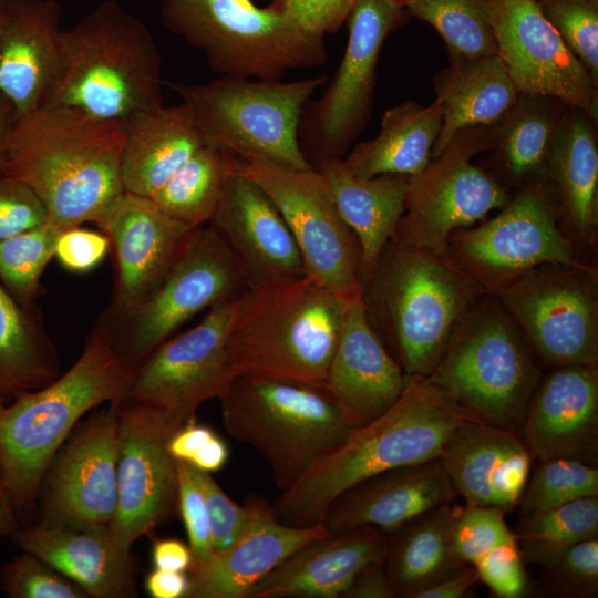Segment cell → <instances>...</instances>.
Returning <instances> with one entry per match:
<instances>
[{"instance_id":"cell-52","label":"cell","mask_w":598,"mask_h":598,"mask_svg":"<svg viewBox=\"0 0 598 598\" xmlns=\"http://www.w3.org/2000/svg\"><path fill=\"white\" fill-rule=\"evenodd\" d=\"M110 250V241L101 230L76 226L60 233L54 257L64 269L84 274L99 266Z\"/></svg>"},{"instance_id":"cell-57","label":"cell","mask_w":598,"mask_h":598,"mask_svg":"<svg viewBox=\"0 0 598 598\" xmlns=\"http://www.w3.org/2000/svg\"><path fill=\"white\" fill-rule=\"evenodd\" d=\"M152 560L155 568L186 571L193 565L189 546L176 538L155 539L152 547Z\"/></svg>"},{"instance_id":"cell-40","label":"cell","mask_w":598,"mask_h":598,"mask_svg":"<svg viewBox=\"0 0 598 598\" xmlns=\"http://www.w3.org/2000/svg\"><path fill=\"white\" fill-rule=\"evenodd\" d=\"M503 116L498 147L504 167L513 178L522 179L549 166L554 137L559 122L544 96L525 95Z\"/></svg>"},{"instance_id":"cell-49","label":"cell","mask_w":598,"mask_h":598,"mask_svg":"<svg viewBox=\"0 0 598 598\" xmlns=\"http://www.w3.org/2000/svg\"><path fill=\"white\" fill-rule=\"evenodd\" d=\"M176 465L178 513L185 525L193 555L192 567H195L206 563L214 554L209 518L203 493L193 478L187 462L176 460Z\"/></svg>"},{"instance_id":"cell-47","label":"cell","mask_w":598,"mask_h":598,"mask_svg":"<svg viewBox=\"0 0 598 598\" xmlns=\"http://www.w3.org/2000/svg\"><path fill=\"white\" fill-rule=\"evenodd\" d=\"M539 592L547 597L595 598L598 595V538L569 548L545 576Z\"/></svg>"},{"instance_id":"cell-31","label":"cell","mask_w":598,"mask_h":598,"mask_svg":"<svg viewBox=\"0 0 598 598\" xmlns=\"http://www.w3.org/2000/svg\"><path fill=\"white\" fill-rule=\"evenodd\" d=\"M315 168L324 176L342 219L359 241L362 287L405 210L410 176L361 177L349 172L341 158L321 162Z\"/></svg>"},{"instance_id":"cell-21","label":"cell","mask_w":598,"mask_h":598,"mask_svg":"<svg viewBox=\"0 0 598 598\" xmlns=\"http://www.w3.org/2000/svg\"><path fill=\"white\" fill-rule=\"evenodd\" d=\"M94 223L114 258L113 297L104 311L111 317L130 312L156 290L197 229L168 217L150 197L125 190Z\"/></svg>"},{"instance_id":"cell-13","label":"cell","mask_w":598,"mask_h":598,"mask_svg":"<svg viewBox=\"0 0 598 598\" xmlns=\"http://www.w3.org/2000/svg\"><path fill=\"white\" fill-rule=\"evenodd\" d=\"M589 268L536 267L491 292L530 351L551 368L598 363V309Z\"/></svg>"},{"instance_id":"cell-48","label":"cell","mask_w":598,"mask_h":598,"mask_svg":"<svg viewBox=\"0 0 598 598\" xmlns=\"http://www.w3.org/2000/svg\"><path fill=\"white\" fill-rule=\"evenodd\" d=\"M188 464L189 472L199 486L210 525L213 548L220 551L231 545L248 524L250 509L245 503H235L215 482L210 473Z\"/></svg>"},{"instance_id":"cell-26","label":"cell","mask_w":598,"mask_h":598,"mask_svg":"<svg viewBox=\"0 0 598 598\" xmlns=\"http://www.w3.org/2000/svg\"><path fill=\"white\" fill-rule=\"evenodd\" d=\"M532 455L514 431L464 420L447 437L440 462L470 505L511 512L528 482Z\"/></svg>"},{"instance_id":"cell-38","label":"cell","mask_w":598,"mask_h":598,"mask_svg":"<svg viewBox=\"0 0 598 598\" xmlns=\"http://www.w3.org/2000/svg\"><path fill=\"white\" fill-rule=\"evenodd\" d=\"M233 171V154L203 145L150 198L172 219L203 227L210 221Z\"/></svg>"},{"instance_id":"cell-43","label":"cell","mask_w":598,"mask_h":598,"mask_svg":"<svg viewBox=\"0 0 598 598\" xmlns=\"http://www.w3.org/2000/svg\"><path fill=\"white\" fill-rule=\"evenodd\" d=\"M598 496V467L564 457L539 461L517 503L519 517Z\"/></svg>"},{"instance_id":"cell-61","label":"cell","mask_w":598,"mask_h":598,"mask_svg":"<svg viewBox=\"0 0 598 598\" xmlns=\"http://www.w3.org/2000/svg\"><path fill=\"white\" fill-rule=\"evenodd\" d=\"M19 518L0 473V536H10L20 528Z\"/></svg>"},{"instance_id":"cell-41","label":"cell","mask_w":598,"mask_h":598,"mask_svg":"<svg viewBox=\"0 0 598 598\" xmlns=\"http://www.w3.org/2000/svg\"><path fill=\"white\" fill-rule=\"evenodd\" d=\"M486 1L410 0L404 8L440 33L452 60H475L497 54Z\"/></svg>"},{"instance_id":"cell-51","label":"cell","mask_w":598,"mask_h":598,"mask_svg":"<svg viewBox=\"0 0 598 598\" xmlns=\"http://www.w3.org/2000/svg\"><path fill=\"white\" fill-rule=\"evenodd\" d=\"M48 220L44 205L23 182L0 174V241Z\"/></svg>"},{"instance_id":"cell-7","label":"cell","mask_w":598,"mask_h":598,"mask_svg":"<svg viewBox=\"0 0 598 598\" xmlns=\"http://www.w3.org/2000/svg\"><path fill=\"white\" fill-rule=\"evenodd\" d=\"M422 380L465 420L518 433L540 370L512 316L485 293L462 316Z\"/></svg>"},{"instance_id":"cell-6","label":"cell","mask_w":598,"mask_h":598,"mask_svg":"<svg viewBox=\"0 0 598 598\" xmlns=\"http://www.w3.org/2000/svg\"><path fill=\"white\" fill-rule=\"evenodd\" d=\"M161 84V55L150 30L107 0L61 30L58 73L44 105L124 122L164 105Z\"/></svg>"},{"instance_id":"cell-35","label":"cell","mask_w":598,"mask_h":598,"mask_svg":"<svg viewBox=\"0 0 598 598\" xmlns=\"http://www.w3.org/2000/svg\"><path fill=\"white\" fill-rule=\"evenodd\" d=\"M442 106L404 102L385 111L375 138L355 146L341 158L344 167L361 177L385 174L415 176L429 165L442 126Z\"/></svg>"},{"instance_id":"cell-37","label":"cell","mask_w":598,"mask_h":598,"mask_svg":"<svg viewBox=\"0 0 598 598\" xmlns=\"http://www.w3.org/2000/svg\"><path fill=\"white\" fill-rule=\"evenodd\" d=\"M549 171L557 185L569 229L594 243L597 229L598 148L594 128L580 113L565 116L557 127Z\"/></svg>"},{"instance_id":"cell-59","label":"cell","mask_w":598,"mask_h":598,"mask_svg":"<svg viewBox=\"0 0 598 598\" xmlns=\"http://www.w3.org/2000/svg\"><path fill=\"white\" fill-rule=\"evenodd\" d=\"M229 456L225 441L217 434L189 462L194 467L212 473L223 468Z\"/></svg>"},{"instance_id":"cell-18","label":"cell","mask_w":598,"mask_h":598,"mask_svg":"<svg viewBox=\"0 0 598 598\" xmlns=\"http://www.w3.org/2000/svg\"><path fill=\"white\" fill-rule=\"evenodd\" d=\"M115 405L120 424L117 507L109 527L117 545L131 551L138 538L178 512L177 465L168 441L181 426L159 410L131 399Z\"/></svg>"},{"instance_id":"cell-63","label":"cell","mask_w":598,"mask_h":598,"mask_svg":"<svg viewBox=\"0 0 598 598\" xmlns=\"http://www.w3.org/2000/svg\"><path fill=\"white\" fill-rule=\"evenodd\" d=\"M6 1H7V0H0V20H1V16H2L3 9H4Z\"/></svg>"},{"instance_id":"cell-39","label":"cell","mask_w":598,"mask_h":598,"mask_svg":"<svg viewBox=\"0 0 598 598\" xmlns=\"http://www.w3.org/2000/svg\"><path fill=\"white\" fill-rule=\"evenodd\" d=\"M513 534L523 561L549 569L574 545L598 538V496L520 516Z\"/></svg>"},{"instance_id":"cell-29","label":"cell","mask_w":598,"mask_h":598,"mask_svg":"<svg viewBox=\"0 0 598 598\" xmlns=\"http://www.w3.org/2000/svg\"><path fill=\"white\" fill-rule=\"evenodd\" d=\"M385 546V534L370 525L317 538L283 559L247 598L342 597L365 565L383 564Z\"/></svg>"},{"instance_id":"cell-19","label":"cell","mask_w":598,"mask_h":598,"mask_svg":"<svg viewBox=\"0 0 598 598\" xmlns=\"http://www.w3.org/2000/svg\"><path fill=\"white\" fill-rule=\"evenodd\" d=\"M477 143L471 133L458 134L422 173L410 177L405 210L391 239L448 256L453 231L508 202L506 190L470 162Z\"/></svg>"},{"instance_id":"cell-55","label":"cell","mask_w":598,"mask_h":598,"mask_svg":"<svg viewBox=\"0 0 598 598\" xmlns=\"http://www.w3.org/2000/svg\"><path fill=\"white\" fill-rule=\"evenodd\" d=\"M215 435L209 426L199 424L193 416L172 434L168 451L175 460L189 463Z\"/></svg>"},{"instance_id":"cell-28","label":"cell","mask_w":598,"mask_h":598,"mask_svg":"<svg viewBox=\"0 0 598 598\" xmlns=\"http://www.w3.org/2000/svg\"><path fill=\"white\" fill-rule=\"evenodd\" d=\"M61 7L56 0H7L0 20V93L17 117L42 105L60 60Z\"/></svg>"},{"instance_id":"cell-54","label":"cell","mask_w":598,"mask_h":598,"mask_svg":"<svg viewBox=\"0 0 598 598\" xmlns=\"http://www.w3.org/2000/svg\"><path fill=\"white\" fill-rule=\"evenodd\" d=\"M344 598H395V591L382 563L365 565L342 595Z\"/></svg>"},{"instance_id":"cell-34","label":"cell","mask_w":598,"mask_h":598,"mask_svg":"<svg viewBox=\"0 0 598 598\" xmlns=\"http://www.w3.org/2000/svg\"><path fill=\"white\" fill-rule=\"evenodd\" d=\"M460 509L458 504L444 503L385 534L383 567L395 597L415 598L422 589L465 565L456 557L452 543Z\"/></svg>"},{"instance_id":"cell-23","label":"cell","mask_w":598,"mask_h":598,"mask_svg":"<svg viewBox=\"0 0 598 598\" xmlns=\"http://www.w3.org/2000/svg\"><path fill=\"white\" fill-rule=\"evenodd\" d=\"M518 434L532 457L598 465V369L556 368L537 384Z\"/></svg>"},{"instance_id":"cell-25","label":"cell","mask_w":598,"mask_h":598,"mask_svg":"<svg viewBox=\"0 0 598 598\" xmlns=\"http://www.w3.org/2000/svg\"><path fill=\"white\" fill-rule=\"evenodd\" d=\"M247 526L227 548L192 567L185 598H247L250 589L302 545L329 535L322 523L291 526L280 522L264 497L248 495Z\"/></svg>"},{"instance_id":"cell-32","label":"cell","mask_w":598,"mask_h":598,"mask_svg":"<svg viewBox=\"0 0 598 598\" xmlns=\"http://www.w3.org/2000/svg\"><path fill=\"white\" fill-rule=\"evenodd\" d=\"M124 123L122 183L141 196L151 197L205 145L184 103L138 112Z\"/></svg>"},{"instance_id":"cell-2","label":"cell","mask_w":598,"mask_h":598,"mask_svg":"<svg viewBox=\"0 0 598 598\" xmlns=\"http://www.w3.org/2000/svg\"><path fill=\"white\" fill-rule=\"evenodd\" d=\"M134 372L102 315L66 372L0 405V473L19 517L37 502L48 466L76 424L124 399Z\"/></svg>"},{"instance_id":"cell-50","label":"cell","mask_w":598,"mask_h":598,"mask_svg":"<svg viewBox=\"0 0 598 598\" xmlns=\"http://www.w3.org/2000/svg\"><path fill=\"white\" fill-rule=\"evenodd\" d=\"M472 565L480 580L499 598H520L528 592L527 575L516 542L488 550Z\"/></svg>"},{"instance_id":"cell-36","label":"cell","mask_w":598,"mask_h":598,"mask_svg":"<svg viewBox=\"0 0 598 598\" xmlns=\"http://www.w3.org/2000/svg\"><path fill=\"white\" fill-rule=\"evenodd\" d=\"M60 374V358L40 310L20 305L0 285V405Z\"/></svg>"},{"instance_id":"cell-22","label":"cell","mask_w":598,"mask_h":598,"mask_svg":"<svg viewBox=\"0 0 598 598\" xmlns=\"http://www.w3.org/2000/svg\"><path fill=\"white\" fill-rule=\"evenodd\" d=\"M208 224L230 251L249 288L306 276L298 245L278 208L235 165Z\"/></svg>"},{"instance_id":"cell-14","label":"cell","mask_w":598,"mask_h":598,"mask_svg":"<svg viewBox=\"0 0 598 598\" xmlns=\"http://www.w3.org/2000/svg\"><path fill=\"white\" fill-rule=\"evenodd\" d=\"M393 0H354L346 21L349 37L342 61L322 96L305 106L299 126L301 150L316 167L342 158L371 104L381 48L403 20Z\"/></svg>"},{"instance_id":"cell-15","label":"cell","mask_w":598,"mask_h":598,"mask_svg":"<svg viewBox=\"0 0 598 598\" xmlns=\"http://www.w3.org/2000/svg\"><path fill=\"white\" fill-rule=\"evenodd\" d=\"M493 219L460 228L448 239V257L491 293L543 265L588 268L558 227L550 198L530 188L508 200Z\"/></svg>"},{"instance_id":"cell-27","label":"cell","mask_w":598,"mask_h":598,"mask_svg":"<svg viewBox=\"0 0 598 598\" xmlns=\"http://www.w3.org/2000/svg\"><path fill=\"white\" fill-rule=\"evenodd\" d=\"M457 493L439 458L371 475L342 492L321 523L330 534L374 526L384 534L444 503Z\"/></svg>"},{"instance_id":"cell-3","label":"cell","mask_w":598,"mask_h":598,"mask_svg":"<svg viewBox=\"0 0 598 598\" xmlns=\"http://www.w3.org/2000/svg\"><path fill=\"white\" fill-rule=\"evenodd\" d=\"M486 292L448 256L393 239L362 285L367 318L409 379L433 370L456 323Z\"/></svg>"},{"instance_id":"cell-9","label":"cell","mask_w":598,"mask_h":598,"mask_svg":"<svg viewBox=\"0 0 598 598\" xmlns=\"http://www.w3.org/2000/svg\"><path fill=\"white\" fill-rule=\"evenodd\" d=\"M163 24L231 79L279 81L291 70L328 59L323 37L291 16L251 0H163Z\"/></svg>"},{"instance_id":"cell-24","label":"cell","mask_w":598,"mask_h":598,"mask_svg":"<svg viewBox=\"0 0 598 598\" xmlns=\"http://www.w3.org/2000/svg\"><path fill=\"white\" fill-rule=\"evenodd\" d=\"M408 378L371 327L361 298L347 301L326 390L348 426L362 427L401 396Z\"/></svg>"},{"instance_id":"cell-12","label":"cell","mask_w":598,"mask_h":598,"mask_svg":"<svg viewBox=\"0 0 598 598\" xmlns=\"http://www.w3.org/2000/svg\"><path fill=\"white\" fill-rule=\"evenodd\" d=\"M235 169L257 183L288 225L306 275L344 301L362 297L360 245L342 219L324 176L257 156L234 155Z\"/></svg>"},{"instance_id":"cell-1","label":"cell","mask_w":598,"mask_h":598,"mask_svg":"<svg viewBox=\"0 0 598 598\" xmlns=\"http://www.w3.org/2000/svg\"><path fill=\"white\" fill-rule=\"evenodd\" d=\"M125 123L45 104L17 117L4 174L23 182L65 230L93 221L124 192Z\"/></svg>"},{"instance_id":"cell-44","label":"cell","mask_w":598,"mask_h":598,"mask_svg":"<svg viewBox=\"0 0 598 598\" xmlns=\"http://www.w3.org/2000/svg\"><path fill=\"white\" fill-rule=\"evenodd\" d=\"M537 6L597 84L598 0H539Z\"/></svg>"},{"instance_id":"cell-8","label":"cell","mask_w":598,"mask_h":598,"mask_svg":"<svg viewBox=\"0 0 598 598\" xmlns=\"http://www.w3.org/2000/svg\"><path fill=\"white\" fill-rule=\"evenodd\" d=\"M218 400L227 433L267 461L281 492L353 431L326 390L300 382L237 374Z\"/></svg>"},{"instance_id":"cell-60","label":"cell","mask_w":598,"mask_h":598,"mask_svg":"<svg viewBox=\"0 0 598 598\" xmlns=\"http://www.w3.org/2000/svg\"><path fill=\"white\" fill-rule=\"evenodd\" d=\"M16 121L17 113L13 105L0 93V174L4 173L8 142Z\"/></svg>"},{"instance_id":"cell-5","label":"cell","mask_w":598,"mask_h":598,"mask_svg":"<svg viewBox=\"0 0 598 598\" xmlns=\"http://www.w3.org/2000/svg\"><path fill=\"white\" fill-rule=\"evenodd\" d=\"M346 303L307 275L249 288L239 298L227 338L236 375L282 379L326 390Z\"/></svg>"},{"instance_id":"cell-11","label":"cell","mask_w":598,"mask_h":598,"mask_svg":"<svg viewBox=\"0 0 598 598\" xmlns=\"http://www.w3.org/2000/svg\"><path fill=\"white\" fill-rule=\"evenodd\" d=\"M248 289L230 251L207 224L195 230L145 301L118 317L102 315L112 328L121 357L136 368L192 317L237 299Z\"/></svg>"},{"instance_id":"cell-4","label":"cell","mask_w":598,"mask_h":598,"mask_svg":"<svg viewBox=\"0 0 598 598\" xmlns=\"http://www.w3.org/2000/svg\"><path fill=\"white\" fill-rule=\"evenodd\" d=\"M465 419L422 379H409L399 400L380 417L352 431L316 463L274 506L291 526L321 523L329 505L353 484L394 467L439 458Z\"/></svg>"},{"instance_id":"cell-10","label":"cell","mask_w":598,"mask_h":598,"mask_svg":"<svg viewBox=\"0 0 598 598\" xmlns=\"http://www.w3.org/2000/svg\"><path fill=\"white\" fill-rule=\"evenodd\" d=\"M327 81L323 75L292 82L223 76L202 84L167 85L190 111L205 145L308 169L313 166L301 150L299 126L310 96Z\"/></svg>"},{"instance_id":"cell-30","label":"cell","mask_w":598,"mask_h":598,"mask_svg":"<svg viewBox=\"0 0 598 598\" xmlns=\"http://www.w3.org/2000/svg\"><path fill=\"white\" fill-rule=\"evenodd\" d=\"M12 542L79 585L93 598L137 596V565L110 527L59 528L38 524L18 528Z\"/></svg>"},{"instance_id":"cell-46","label":"cell","mask_w":598,"mask_h":598,"mask_svg":"<svg viewBox=\"0 0 598 598\" xmlns=\"http://www.w3.org/2000/svg\"><path fill=\"white\" fill-rule=\"evenodd\" d=\"M506 512L495 505L461 506L454 522L452 543L456 557L473 564L488 550L515 543L513 530L505 522Z\"/></svg>"},{"instance_id":"cell-58","label":"cell","mask_w":598,"mask_h":598,"mask_svg":"<svg viewBox=\"0 0 598 598\" xmlns=\"http://www.w3.org/2000/svg\"><path fill=\"white\" fill-rule=\"evenodd\" d=\"M189 577L185 571L154 568L145 580V588L153 598H185Z\"/></svg>"},{"instance_id":"cell-64","label":"cell","mask_w":598,"mask_h":598,"mask_svg":"<svg viewBox=\"0 0 598 598\" xmlns=\"http://www.w3.org/2000/svg\"><path fill=\"white\" fill-rule=\"evenodd\" d=\"M533 1L537 2V1H539V0H533Z\"/></svg>"},{"instance_id":"cell-20","label":"cell","mask_w":598,"mask_h":598,"mask_svg":"<svg viewBox=\"0 0 598 598\" xmlns=\"http://www.w3.org/2000/svg\"><path fill=\"white\" fill-rule=\"evenodd\" d=\"M503 61L519 94L559 100L596 118L597 84L533 0H487Z\"/></svg>"},{"instance_id":"cell-45","label":"cell","mask_w":598,"mask_h":598,"mask_svg":"<svg viewBox=\"0 0 598 598\" xmlns=\"http://www.w3.org/2000/svg\"><path fill=\"white\" fill-rule=\"evenodd\" d=\"M0 587L10 598H87L74 581L33 554L23 551L0 571Z\"/></svg>"},{"instance_id":"cell-17","label":"cell","mask_w":598,"mask_h":598,"mask_svg":"<svg viewBox=\"0 0 598 598\" xmlns=\"http://www.w3.org/2000/svg\"><path fill=\"white\" fill-rule=\"evenodd\" d=\"M120 424L115 403L81 420L42 478L39 524L109 527L117 507Z\"/></svg>"},{"instance_id":"cell-53","label":"cell","mask_w":598,"mask_h":598,"mask_svg":"<svg viewBox=\"0 0 598 598\" xmlns=\"http://www.w3.org/2000/svg\"><path fill=\"white\" fill-rule=\"evenodd\" d=\"M354 0H272L275 9L291 16L307 30L324 37L347 20Z\"/></svg>"},{"instance_id":"cell-56","label":"cell","mask_w":598,"mask_h":598,"mask_svg":"<svg viewBox=\"0 0 598 598\" xmlns=\"http://www.w3.org/2000/svg\"><path fill=\"white\" fill-rule=\"evenodd\" d=\"M478 580L474 565L465 564L452 575L422 589L415 598H462Z\"/></svg>"},{"instance_id":"cell-42","label":"cell","mask_w":598,"mask_h":598,"mask_svg":"<svg viewBox=\"0 0 598 598\" xmlns=\"http://www.w3.org/2000/svg\"><path fill=\"white\" fill-rule=\"evenodd\" d=\"M60 233L47 220L0 241V285L20 305L34 306L42 295L41 277Z\"/></svg>"},{"instance_id":"cell-62","label":"cell","mask_w":598,"mask_h":598,"mask_svg":"<svg viewBox=\"0 0 598 598\" xmlns=\"http://www.w3.org/2000/svg\"><path fill=\"white\" fill-rule=\"evenodd\" d=\"M398 6L404 8L410 0H393Z\"/></svg>"},{"instance_id":"cell-16","label":"cell","mask_w":598,"mask_h":598,"mask_svg":"<svg viewBox=\"0 0 598 598\" xmlns=\"http://www.w3.org/2000/svg\"><path fill=\"white\" fill-rule=\"evenodd\" d=\"M240 297L213 307L195 327L156 348L135 368L125 398L159 410L178 426L202 403L219 399L236 375L227 338Z\"/></svg>"},{"instance_id":"cell-33","label":"cell","mask_w":598,"mask_h":598,"mask_svg":"<svg viewBox=\"0 0 598 598\" xmlns=\"http://www.w3.org/2000/svg\"><path fill=\"white\" fill-rule=\"evenodd\" d=\"M443 117L431 157L440 156L463 131L502 120L515 105L518 91L497 54L452 60L435 80Z\"/></svg>"}]
</instances>
